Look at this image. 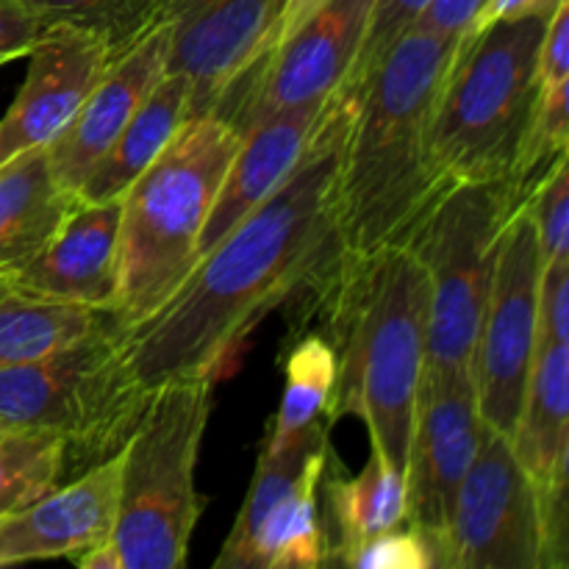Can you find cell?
I'll use <instances>...</instances> for the list:
<instances>
[{"instance_id":"obj_32","label":"cell","mask_w":569,"mask_h":569,"mask_svg":"<svg viewBox=\"0 0 569 569\" xmlns=\"http://www.w3.org/2000/svg\"><path fill=\"white\" fill-rule=\"evenodd\" d=\"M539 87L569 81V0H561L550 14L539 44Z\"/></svg>"},{"instance_id":"obj_28","label":"cell","mask_w":569,"mask_h":569,"mask_svg":"<svg viewBox=\"0 0 569 569\" xmlns=\"http://www.w3.org/2000/svg\"><path fill=\"white\" fill-rule=\"evenodd\" d=\"M531 214L542 261L569 256V172L567 153L553 161L537 187L522 200Z\"/></svg>"},{"instance_id":"obj_1","label":"cell","mask_w":569,"mask_h":569,"mask_svg":"<svg viewBox=\"0 0 569 569\" xmlns=\"http://www.w3.org/2000/svg\"><path fill=\"white\" fill-rule=\"evenodd\" d=\"M359 94L353 83L339 87L281 187L231 228L153 315L120 328L128 367L144 392L170 378L226 376L264 317L303 303L337 270L345 256L339 161Z\"/></svg>"},{"instance_id":"obj_33","label":"cell","mask_w":569,"mask_h":569,"mask_svg":"<svg viewBox=\"0 0 569 569\" xmlns=\"http://www.w3.org/2000/svg\"><path fill=\"white\" fill-rule=\"evenodd\" d=\"M39 22L20 6V0H0V64L22 59L39 37Z\"/></svg>"},{"instance_id":"obj_11","label":"cell","mask_w":569,"mask_h":569,"mask_svg":"<svg viewBox=\"0 0 569 569\" xmlns=\"http://www.w3.org/2000/svg\"><path fill=\"white\" fill-rule=\"evenodd\" d=\"M439 567L545 569L539 489L522 470L511 439L483 428L470 470L456 492Z\"/></svg>"},{"instance_id":"obj_27","label":"cell","mask_w":569,"mask_h":569,"mask_svg":"<svg viewBox=\"0 0 569 569\" xmlns=\"http://www.w3.org/2000/svg\"><path fill=\"white\" fill-rule=\"evenodd\" d=\"M20 6L39 28L72 26L100 33L117 56L159 26L153 0H20Z\"/></svg>"},{"instance_id":"obj_24","label":"cell","mask_w":569,"mask_h":569,"mask_svg":"<svg viewBox=\"0 0 569 569\" xmlns=\"http://www.w3.org/2000/svg\"><path fill=\"white\" fill-rule=\"evenodd\" d=\"M109 317L87 306L0 292V367L26 365L64 348Z\"/></svg>"},{"instance_id":"obj_20","label":"cell","mask_w":569,"mask_h":569,"mask_svg":"<svg viewBox=\"0 0 569 569\" xmlns=\"http://www.w3.org/2000/svg\"><path fill=\"white\" fill-rule=\"evenodd\" d=\"M511 448L539 492L569 481V342L537 339Z\"/></svg>"},{"instance_id":"obj_25","label":"cell","mask_w":569,"mask_h":569,"mask_svg":"<svg viewBox=\"0 0 569 569\" xmlns=\"http://www.w3.org/2000/svg\"><path fill=\"white\" fill-rule=\"evenodd\" d=\"M337 387V356L322 333H303L287 356V383L264 445H281L320 417H328Z\"/></svg>"},{"instance_id":"obj_3","label":"cell","mask_w":569,"mask_h":569,"mask_svg":"<svg viewBox=\"0 0 569 569\" xmlns=\"http://www.w3.org/2000/svg\"><path fill=\"white\" fill-rule=\"evenodd\" d=\"M303 303L320 306L322 337L337 356L328 420L359 417L370 448L406 472L431 309L422 261L406 244H389L367 259L342 256Z\"/></svg>"},{"instance_id":"obj_4","label":"cell","mask_w":569,"mask_h":569,"mask_svg":"<svg viewBox=\"0 0 569 569\" xmlns=\"http://www.w3.org/2000/svg\"><path fill=\"white\" fill-rule=\"evenodd\" d=\"M242 144L214 114H194L120 198L117 298L109 317L131 328L153 315L198 264L217 189Z\"/></svg>"},{"instance_id":"obj_18","label":"cell","mask_w":569,"mask_h":569,"mask_svg":"<svg viewBox=\"0 0 569 569\" xmlns=\"http://www.w3.org/2000/svg\"><path fill=\"white\" fill-rule=\"evenodd\" d=\"M170 26L159 22L114 59L106 76L72 114V120L44 144L56 183L76 194L94 161L109 150L150 89L167 70Z\"/></svg>"},{"instance_id":"obj_30","label":"cell","mask_w":569,"mask_h":569,"mask_svg":"<svg viewBox=\"0 0 569 569\" xmlns=\"http://www.w3.org/2000/svg\"><path fill=\"white\" fill-rule=\"evenodd\" d=\"M339 565L356 569H433L437 550L417 528L398 526L387 533L367 539L342 556Z\"/></svg>"},{"instance_id":"obj_7","label":"cell","mask_w":569,"mask_h":569,"mask_svg":"<svg viewBox=\"0 0 569 569\" xmlns=\"http://www.w3.org/2000/svg\"><path fill=\"white\" fill-rule=\"evenodd\" d=\"M144 398L111 317L42 359L0 367V420L56 433L70 476L120 453Z\"/></svg>"},{"instance_id":"obj_5","label":"cell","mask_w":569,"mask_h":569,"mask_svg":"<svg viewBox=\"0 0 569 569\" xmlns=\"http://www.w3.org/2000/svg\"><path fill=\"white\" fill-rule=\"evenodd\" d=\"M214 378L183 376L159 383L120 448V492L109 548L120 569L187 565L203 495L194 483L200 445L214 403Z\"/></svg>"},{"instance_id":"obj_37","label":"cell","mask_w":569,"mask_h":569,"mask_svg":"<svg viewBox=\"0 0 569 569\" xmlns=\"http://www.w3.org/2000/svg\"><path fill=\"white\" fill-rule=\"evenodd\" d=\"M9 431H11V426H9V422H6V420H0V439H3L6 433H9Z\"/></svg>"},{"instance_id":"obj_23","label":"cell","mask_w":569,"mask_h":569,"mask_svg":"<svg viewBox=\"0 0 569 569\" xmlns=\"http://www.w3.org/2000/svg\"><path fill=\"white\" fill-rule=\"evenodd\" d=\"M322 487L333 522L326 565H339L361 542L406 522V478L378 450L370 448V459L356 476L326 472Z\"/></svg>"},{"instance_id":"obj_36","label":"cell","mask_w":569,"mask_h":569,"mask_svg":"<svg viewBox=\"0 0 569 569\" xmlns=\"http://www.w3.org/2000/svg\"><path fill=\"white\" fill-rule=\"evenodd\" d=\"M326 3L328 0H287V6H283V11H281V20H278V31H276V39H272V44H278L281 39H287L289 33L300 26V22L309 20V17Z\"/></svg>"},{"instance_id":"obj_8","label":"cell","mask_w":569,"mask_h":569,"mask_svg":"<svg viewBox=\"0 0 569 569\" xmlns=\"http://www.w3.org/2000/svg\"><path fill=\"white\" fill-rule=\"evenodd\" d=\"M520 206L509 178L445 183L400 242L422 261L431 292L422 370L472 372L506 222Z\"/></svg>"},{"instance_id":"obj_13","label":"cell","mask_w":569,"mask_h":569,"mask_svg":"<svg viewBox=\"0 0 569 569\" xmlns=\"http://www.w3.org/2000/svg\"><path fill=\"white\" fill-rule=\"evenodd\" d=\"M472 372L422 370L406 456V526L442 550L456 492L483 437Z\"/></svg>"},{"instance_id":"obj_38","label":"cell","mask_w":569,"mask_h":569,"mask_svg":"<svg viewBox=\"0 0 569 569\" xmlns=\"http://www.w3.org/2000/svg\"><path fill=\"white\" fill-rule=\"evenodd\" d=\"M3 289H6V287H3V283H0V292H3Z\"/></svg>"},{"instance_id":"obj_31","label":"cell","mask_w":569,"mask_h":569,"mask_svg":"<svg viewBox=\"0 0 569 569\" xmlns=\"http://www.w3.org/2000/svg\"><path fill=\"white\" fill-rule=\"evenodd\" d=\"M537 339L569 342V256L542 261L537 292Z\"/></svg>"},{"instance_id":"obj_34","label":"cell","mask_w":569,"mask_h":569,"mask_svg":"<svg viewBox=\"0 0 569 569\" xmlns=\"http://www.w3.org/2000/svg\"><path fill=\"white\" fill-rule=\"evenodd\" d=\"M483 3L487 0H431V6L415 28L442 33V37H465Z\"/></svg>"},{"instance_id":"obj_22","label":"cell","mask_w":569,"mask_h":569,"mask_svg":"<svg viewBox=\"0 0 569 569\" xmlns=\"http://www.w3.org/2000/svg\"><path fill=\"white\" fill-rule=\"evenodd\" d=\"M72 203L76 194L56 183L44 148L22 150L0 164V278L53 237Z\"/></svg>"},{"instance_id":"obj_2","label":"cell","mask_w":569,"mask_h":569,"mask_svg":"<svg viewBox=\"0 0 569 569\" xmlns=\"http://www.w3.org/2000/svg\"><path fill=\"white\" fill-rule=\"evenodd\" d=\"M459 44L461 37L411 28L361 87L337 181L345 259H367L403 242L445 187L428 150V128Z\"/></svg>"},{"instance_id":"obj_16","label":"cell","mask_w":569,"mask_h":569,"mask_svg":"<svg viewBox=\"0 0 569 569\" xmlns=\"http://www.w3.org/2000/svg\"><path fill=\"white\" fill-rule=\"evenodd\" d=\"M120 492V456L98 461L42 498L0 517V567L78 559L111 539Z\"/></svg>"},{"instance_id":"obj_9","label":"cell","mask_w":569,"mask_h":569,"mask_svg":"<svg viewBox=\"0 0 569 569\" xmlns=\"http://www.w3.org/2000/svg\"><path fill=\"white\" fill-rule=\"evenodd\" d=\"M331 426L320 417L281 445H264L253 483L231 533L214 559L217 569H315L328 559L320 520V489L331 448Z\"/></svg>"},{"instance_id":"obj_14","label":"cell","mask_w":569,"mask_h":569,"mask_svg":"<svg viewBox=\"0 0 569 569\" xmlns=\"http://www.w3.org/2000/svg\"><path fill=\"white\" fill-rule=\"evenodd\" d=\"M26 59V81L0 117V164L22 150L44 148L81 109L117 53L100 33L50 26L39 31Z\"/></svg>"},{"instance_id":"obj_26","label":"cell","mask_w":569,"mask_h":569,"mask_svg":"<svg viewBox=\"0 0 569 569\" xmlns=\"http://www.w3.org/2000/svg\"><path fill=\"white\" fill-rule=\"evenodd\" d=\"M67 476V448L56 433L11 428L0 439V517L33 503Z\"/></svg>"},{"instance_id":"obj_29","label":"cell","mask_w":569,"mask_h":569,"mask_svg":"<svg viewBox=\"0 0 569 569\" xmlns=\"http://www.w3.org/2000/svg\"><path fill=\"white\" fill-rule=\"evenodd\" d=\"M428 6H431V0H376L370 11V22H367L359 59H356L348 83H353L361 92L370 72L381 64L383 56L392 50V44L420 22Z\"/></svg>"},{"instance_id":"obj_15","label":"cell","mask_w":569,"mask_h":569,"mask_svg":"<svg viewBox=\"0 0 569 569\" xmlns=\"http://www.w3.org/2000/svg\"><path fill=\"white\" fill-rule=\"evenodd\" d=\"M287 0H187L172 17L167 70L189 81V117L209 114L276 39Z\"/></svg>"},{"instance_id":"obj_12","label":"cell","mask_w":569,"mask_h":569,"mask_svg":"<svg viewBox=\"0 0 569 569\" xmlns=\"http://www.w3.org/2000/svg\"><path fill=\"white\" fill-rule=\"evenodd\" d=\"M542 256L526 203L509 217L478 333L472 378L483 426L511 439L537 350V292Z\"/></svg>"},{"instance_id":"obj_21","label":"cell","mask_w":569,"mask_h":569,"mask_svg":"<svg viewBox=\"0 0 569 569\" xmlns=\"http://www.w3.org/2000/svg\"><path fill=\"white\" fill-rule=\"evenodd\" d=\"M189 100H192V92H189L187 78L164 70V76L139 103V109L117 133L109 150L87 172L76 198L92 200V203L120 200L126 189L142 176V170L153 164L156 156L170 144V139L189 120V109H192Z\"/></svg>"},{"instance_id":"obj_17","label":"cell","mask_w":569,"mask_h":569,"mask_svg":"<svg viewBox=\"0 0 569 569\" xmlns=\"http://www.w3.org/2000/svg\"><path fill=\"white\" fill-rule=\"evenodd\" d=\"M120 200H78L53 237L22 267L0 278L9 292L111 311L117 298Z\"/></svg>"},{"instance_id":"obj_35","label":"cell","mask_w":569,"mask_h":569,"mask_svg":"<svg viewBox=\"0 0 569 569\" xmlns=\"http://www.w3.org/2000/svg\"><path fill=\"white\" fill-rule=\"evenodd\" d=\"M561 0H487L483 9L478 11L476 22L470 31H478L483 26H492L498 20H515V17H531V14H550Z\"/></svg>"},{"instance_id":"obj_10","label":"cell","mask_w":569,"mask_h":569,"mask_svg":"<svg viewBox=\"0 0 569 569\" xmlns=\"http://www.w3.org/2000/svg\"><path fill=\"white\" fill-rule=\"evenodd\" d=\"M372 3L328 0L231 81L209 114L244 137L267 117L331 98L353 72Z\"/></svg>"},{"instance_id":"obj_6","label":"cell","mask_w":569,"mask_h":569,"mask_svg":"<svg viewBox=\"0 0 569 569\" xmlns=\"http://www.w3.org/2000/svg\"><path fill=\"white\" fill-rule=\"evenodd\" d=\"M550 14L498 20L461 37L428 128L445 183L511 178L539 98V44Z\"/></svg>"},{"instance_id":"obj_19","label":"cell","mask_w":569,"mask_h":569,"mask_svg":"<svg viewBox=\"0 0 569 569\" xmlns=\"http://www.w3.org/2000/svg\"><path fill=\"white\" fill-rule=\"evenodd\" d=\"M326 103L328 100L281 111L244 133L200 233L198 261L281 187L315 137Z\"/></svg>"}]
</instances>
